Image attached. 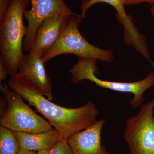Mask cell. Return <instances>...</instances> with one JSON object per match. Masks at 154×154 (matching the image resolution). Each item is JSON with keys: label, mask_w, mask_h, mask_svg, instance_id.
I'll list each match as a JSON object with an SVG mask.
<instances>
[{"label": "cell", "mask_w": 154, "mask_h": 154, "mask_svg": "<svg viewBox=\"0 0 154 154\" xmlns=\"http://www.w3.org/2000/svg\"><path fill=\"white\" fill-rule=\"evenodd\" d=\"M8 85L43 116L64 138H68L97 121L99 110L92 101H89L85 105L77 108H67L56 105L17 74L11 77Z\"/></svg>", "instance_id": "6da1fadb"}, {"label": "cell", "mask_w": 154, "mask_h": 154, "mask_svg": "<svg viewBox=\"0 0 154 154\" xmlns=\"http://www.w3.org/2000/svg\"><path fill=\"white\" fill-rule=\"evenodd\" d=\"M30 0H12L2 21L0 22V62L8 75L18 72L23 57V43L27 33L23 22Z\"/></svg>", "instance_id": "7a4b0ae2"}, {"label": "cell", "mask_w": 154, "mask_h": 154, "mask_svg": "<svg viewBox=\"0 0 154 154\" xmlns=\"http://www.w3.org/2000/svg\"><path fill=\"white\" fill-rule=\"evenodd\" d=\"M6 83L0 85L1 125L14 132L38 133L54 129L48 121L36 114L19 94Z\"/></svg>", "instance_id": "3957f363"}, {"label": "cell", "mask_w": 154, "mask_h": 154, "mask_svg": "<svg viewBox=\"0 0 154 154\" xmlns=\"http://www.w3.org/2000/svg\"><path fill=\"white\" fill-rule=\"evenodd\" d=\"M78 62L70 69L71 82L74 84L84 80H89L101 88L119 93H131L133 98L130 102L133 109L140 107L144 101V94L154 86V73L150 72L143 79L133 82H112L101 79L96 75L99 73L97 60L94 59L79 58Z\"/></svg>", "instance_id": "277c9868"}, {"label": "cell", "mask_w": 154, "mask_h": 154, "mask_svg": "<svg viewBox=\"0 0 154 154\" xmlns=\"http://www.w3.org/2000/svg\"><path fill=\"white\" fill-rule=\"evenodd\" d=\"M82 19L80 14L70 17L57 41L42 57L45 63L56 57L67 54H74L78 58L94 59L107 63L113 61L114 56L112 51L96 47L82 36L79 29Z\"/></svg>", "instance_id": "5b68a950"}, {"label": "cell", "mask_w": 154, "mask_h": 154, "mask_svg": "<svg viewBox=\"0 0 154 154\" xmlns=\"http://www.w3.org/2000/svg\"><path fill=\"white\" fill-rule=\"evenodd\" d=\"M154 98L127 119L123 138L129 154H154Z\"/></svg>", "instance_id": "8992f818"}, {"label": "cell", "mask_w": 154, "mask_h": 154, "mask_svg": "<svg viewBox=\"0 0 154 154\" xmlns=\"http://www.w3.org/2000/svg\"><path fill=\"white\" fill-rule=\"evenodd\" d=\"M31 8L26 10L24 17L28 22L27 33L24 38L23 50L30 51L38 27L45 19L57 13L75 15L64 0H30Z\"/></svg>", "instance_id": "52a82bcc"}, {"label": "cell", "mask_w": 154, "mask_h": 154, "mask_svg": "<svg viewBox=\"0 0 154 154\" xmlns=\"http://www.w3.org/2000/svg\"><path fill=\"white\" fill-rule=\"evenodd\" d=\"M72 15H75L57 13L45 19L38 27L28 53L42 57L57 41Z\"/></svg>", "instance_id": "ba28073f"}, {"label": "cell", "mask_w": 154, "mask_h": 154, "mask_svg": "<svg viewBox=\"0 0 154 154\" xmlns=\"http://www.w3.org/2000/svg\"><path fill=\"white\" fill-rule=\"evenodd\" d=\"M40 57L31 53L24 54L17 75L33 86L42 95L51 100L53 98L50 78Z\"/></svg>", "instance_id": "9c48e42d"}, {"label": "cell", "mask_w": 154, "mask_h": 154, "mask_svg": "<svg viewBox=\"0 0 154 154\" xmlns=\"http://www.w3.org/2000/svg\"><path fill=\"white\" fill-rule=\"evenodd\" d=\"M105 122L99 119L91 126L67 139L72 154H113L102 144V131Z\"/></svg>", "instance_id": "30bf717a"}, {"label": "cell", "mask_w": 154, "mask_h": 154, "mask_svg": "<svg viewBox=\"0 0 154 154\" xmlns=\"http://www.w3.org/2000/svg\"><path fill=\"white\" fill-rule=\"evenodd\" d=\"M14 132L20 149L36 152L50 150L59 141L63 138L55 128L38 133Z\"/></svg>", "instance_id": "8fae6325"}, {"label": "cell", "mask_w": 154, "mask_h": 154, "mask_svg": "<svg viewBox=\"0 0 154 154\" xmlns=\"http://www.w3.org/2000/svg\"><path fill=\"white\" fill-rule=\"evenodd\" d=\"M15 132L0 126V154H17L20 150Z\"/></svg>", "instance_id": "7c38bea8"}, {"label": "cell", "mask_w": 154, "mask_h": 154, "mask_svg": "<svg viewBox=\"0 0 154 154\" xmlns=\"http://www.w3.org/2000/svg\"><path fill=\"white\" fill-rule=\"evenodd\" d=\"M100 3L108 4L113 8L116 6L124 4V0H81V17L83 18L85 17L86 13L90 8L96 4Z\"/></svg>", "instance_id": "4fadbf2b"}, {"label": "cell", "mask_w": 154, "mask_h": 154, "mask_svg": "<svg viewBox=\"0 0 154 154\" xmlns=\"http://www.w3.org/2000/svg\"><path fill=\"white\" fill-rule=\"evenodd\" d=\"M49 154H72L67 139H62L49 150Z\"/></svg>", "instance_id": "5bb4252c"}, {"label": "cell", "mask_w": 154, "mask_h": 154, "mask_svg": "<svg viewBox=\"0 0 154 154\" xmlns=\"http://www.w3.org/2000/svg\"><path fill=\"white\" fill-rule=\"evenodd\" d=\"M12 0H0V22L2 21Z\"/></svg>", "instance_id": "9a60e30c"}, {"label": "cell", "mask_w": 154, "mask_h": 154, "mask_svg": "<svg viewBox=\"0 0 154 154\" xmlns=\"http://www.w3.org/2000/svg\"><path fill=\"white\" fill-rule=\"evenodd\" d=\"M125 6L134 5L142 3H149L151 5L154 4V0H124Z\"/></svg>", "instance_id": "2e32d148"}, {"label": "cell", "mask_w": 154, "mask_h": 154, "mask_svg": "<svg viewBox=\"0 0 154 154\" xmlns=\"http://www.w3.org/2000/svg\"><path fill=\"white\" fill-rule=\"evenodd\" d=\"M8 75V70L4 64L0 62V84L2 82L6 79L7 75Z\"/></svg>", "instance_id": "e0dca14e"}, {"label": "cell", "mask_w": 154, "mask_h": 154, "mask_svg": "<svg viewBox=\"0 0 154 154\" xmlns=\"http://www.w3.org/2000/svg\"><path fill=\"white\" fill-rule=\"evenodd\" d=\"M37 152L20 149L17 154H36Z\"/></svg>", "instance_id": "ac0fdd59"}, {"label": "cell", "mask_w": 154, "mask_h": 154, "mask_svg": "<svg viewBox=\"0 0 154 154\" xmlns=\"http://www.w3.org/2000/svg\"><path fill=\"white\" fill-rule=\"evenodd\" d=\"M36 154H49V150H42L36 152Z\"/></svg>", "instance_id": "d6986e66"}, {"label": "cell", "mask_w": 154, "mask_h": 154, "mask_svg": "<svg viewBox=\"0 0 154 154\" xmlns=\"http://www.w3.org/2000/svg\"><path fill=\"white\" fill-rule=\"evenodd\" d=\"M151 5V8L150 9L151 13L152 15V16L154 17V4H152Z\"/></svg>", "instance_id": "ffe728a7"}]
</instances>
